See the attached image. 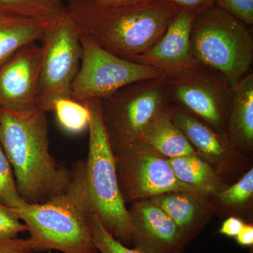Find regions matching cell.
<instances>
[{
  "mask_svg": "<svg viewBox=\"0 0 253 253\" xmlns=\"http://www.w3.org/2000/svg\"><path fill=\"white\" fill-rule=\"evenodd\" d=\"M0 143L26 204H43L66 191L71 170L50 154L46 113L0 109Z\"/></svg>",
  "mask_w": 253,
  "mask_h": 253,
  "instance_id": "1",
  "label": "cell"
},
{
  "mask_svg": "<svg viewBox=\"0 0 253 253\" xmlns=\"http://www.w3.org/2000/svg\"><path fill=\"white\" fill-rule=\"evenodd\" d=\"M68 14L82 34L100 46L131 61L164 34L179 11L169 0L103 5L89 0H65Z\"/></svg>",
  "mask_w": 253,
  "mask_h": 253,
  "instance_id": "2",
  "label": "cell"
},
{
  "mask_svg": "<svg viewBox=\"0 0 253 253\" xmlns=\"http://www.w3.org/2000/svg\"><path fill=\"white\" fill-rule=\"evenodd\" d=\"M91 112L89 151L86 159L73 165L93 212L117 241L131 245L133 228L118 184L116 157L110 144L102 116L101 100L84 101Z\"/></svg>",
  "mask_w": 253,
  "mask_h": 253,
  "instance_id": "3",
  "label": "cell"
},
{
  "mask_svg": "<svg viewBox=\"0 0 253 253\" xmlns=\"http://www.w3.org/2000/svg\"><path fill=\"white\" fill-rule=\"evenodd\" d=\"M12 209L27 226L36 252L99 253L88 222L94 212L81 181L73 174L63 194L43 204Z\"/></svg>",
  "mask_w": 253,
  "mask_h": 253,
  "instance_id": "4",
  "label": "cell"
},
{
  "mask_svg": "<svg viewBox=\"0 0 253 253\" xmlns=\"http://www.w3.org/2000/svg\"><path fill=\"white\" fill-rule=\"evenodd\" d=\"M191 46L201 66L221 73L231 86L251 71L253 38L249 26L215 5L196 13Z\"/></svg>",
  "mask_w": 253,
  "mask_h": 253,
  "instance_id": "5",
  "label": "cell"
},
{
  "mask_svg": "<svg viewBox=\"0 0 253 253\" xmlns=\"http://www.w3.org/2000/svg\"><path fill=\"white\" fill-rule=\"evenodd\" d=\"M170 104L164 75L132 83L101 100L103 120L115 156L142 140L150 125Z\"/></svg>",
  "mask_w": 253,
  "mask_h": 253,
  "instance_id": "6",
  "label": "cell"
},
{
  "mask_svg": "<svg viewBox=\"0 0 253 253\" xmlns=\"http://www.w3.org/2000/svg\"><path fill=\"white\" fill-rule=\"evenodd\" d=\"M81 67L71 86V98L84 102L109 99L125 86L162 76L156 68L123 59L81 33Z\"/></svg>",
  "mask_w": 253,
  "mask_h": 253,
  "instance_id": "7",
  "label": "cell"
},
{
  "mask_svg": "<svg viewBox=\"0 0 253 253\" xmlns=\"http://www.w3.org/2000/svg\"><path fill=\"white\" fill-rule=\"evenodd\" d=\"M38 109L52 111L59 98H71V86L81 67V31L66 13L51 25L41 41Z\"/></svg>",
  "mask_w": 253,
  "mask_h": 253,
  "instance_id": "8",
  "label": "cell"
},
{
  "mask_svg": "<svg viewBox=\"0 0 253 253\" xmlns=\"http://www.w3.org/2000/svg\"><path fill=\"white\" fill-rule=\"evenodd\" d=\"M167 85L171 104L226 135L232 86L223 75L199 65L167 78Z\"/></svg>",
  "mask_w": 253,
  "mask_h": 253,
  "instance_id": "9",
  "label": "cell"
},
{
  "mask_svg": "<svg viewBox=\"0 0 253 253\" xmlns=\"http://www.w3.org/2000/svg\"><path fill=\"white\" fill-rule=\"evenodd\" d=\"M115 157L118 184L126 204L172 191L201 194L181 182L173 172L168 158L144 141L125 148Z\"/></svg>",
  "mask_w": 253,
  "mask_h": 253,
  "instance_id": "10",
  "label": "cell"
},
{
  "mask_svg": "<svg viewBox=\"0 0 253 253\" xmlns=\"http://www.w3.org/2000/svg\"><path fill=\"white\" fill-rule=\"evenodd\" d=\"M41 59V45L31 43L0 68V109L18 113L38 109Z\"/></svg>",
  "mask_w": 253,
  "mask_h": 253,
  "instance_id": "11",
  "label": "cell"
},
{
  "mask_svg": "<svg viewBox=\"0 0 253 253\" xmlns=\"http://www.w3.org/2000/svg\"><path fill=\"white\" fill-rule=\"evenodd\" d=\"M171 111L173 123L184 133L196 155L221 177L225 179L249 166L248 156L236 149L225 134H219L176 105L171 104Z\"/></svg>",
  "mask_w": 253,
  "mask_h": 253,
  "instance_id": "12",
  "label": "cell"
},
{
  "mask_svg": "<svg viewBox=\"0 0 253 253\" xmlns=\"http://www.w3.org/2000/svg\"><path fill=\"white\" fill-rule=\"evenodd\" d=\"M196 13L179 10L159 41L131 61L151 66L166 78L177 76L197 67L191 53V33Z\"/></svg>",
  "mask_w": 253,
  "mask_h": 253,
  "instance_id": "13",
  "label": "cell"
},
{
  "mask_svg": "<svg viewBox=\"0 0 253 253\" xmlns=\"http://www.w3.org/2000/svg\"><path fill=\"white\" fill-rule=\"evenodd\" d=\"M128 212L133 232L131 245L142 253H183L186 243L177 226L150 199L131 204Z\"/></svg>",
  "mask_w": 253,
  "mask_h": 253,
  "instance_id": "14",
  "label": "cell"
},
{
  "mask_svg": "<svg viewBox=\"0 0 253 253\" xmlns=\"http://www.w3.org/2000/svg\"><path fill=\"white\" fill-rule=\"evenodd\" d=\"M150 199L174 221L186 244L202 231L216 211L211 197L191 191H172Z\"/></svg>",
  "mask_w": 253,
  "mask_h": 253,
  "instance_id": "15",
  "label": "cell"
},
{
  "mask_svg": "<svg viewBox=\"0 0 253 253\" xmlns=\"http://www.w3.org/2000/svg\"><path fill=\"white\" fill-rule=\"evenodd\" d=\"M226 135L243 154L248 156L253 152V71L231 86Z\"/></svg>",
  "mask_w": 253,
  "mask_h": 253,
  "instance_id": "16",
  "label": "cell"
},
{
  "mask_svg": "<svg viewBox=\"0 0 253 253\" xmlns=\"http://www.w3.org/2000/svg\"><path fill=\"white\" fill-rule=\"evenodd\" d=\"M57 20L0 14V68L23 46L41 42Z\"/></svg>",
  "mask_w": 253,
  "mask_h": 253,
  "instance_id": "17",
  "label": "cell"
},
{
  "mask_svg": "<svg viewBox=\"0 0 253 253\" xmlns=\"http://www.w3.org/2000/svg\"><path fill=\"white\" fill-rule=\"evenodd\" d=\"M142 141L168 159L196 154L184 133L173 123L171 104L150 125Z\"/></svg>",
  "mask_w": 253,
  "mask_h": 253,
  "instance_id": "18",
  "label": "cell"
},
{
  "mask_svg": "<svg viewBox=\"0 0 253 253\" xmlns=\"http://www.w3.org/2000/svg\"><path fill=\"white\" fill-rule=\"evenodd\" d=\"M178 179L201 194L213 197L225 189V179L207 162L196 154L168 159Z\"/></svg>",
  "mask_w": 253,
  "mask_h": 253,
  "instance_id": "19",
  "label": "cell"
},
{
  "mask_svg": "<svg viewBox=\"0 0 253 253\" xmlns=\"http://www.w3.org/2000/svg\"><path fill=\"white\" fill-rule=\"evenodd\" d=\"M66 13L65 0H0V14L35 19H59Z\"/></svg>",
  "mask_w": 253,
  "mask_h": 253,
  "instance_id": "20",
  "label": "cell"
},
{
  "mask_svg": "<svg viewBox=\"0 0 253 253\" xmlns=\"http://www.w3.org/2000/svg\"><path fill=\"white\" fill-rule=\"evenodd\" d=\"M211 199L216 211L217 208H226L236 212L250 209L253 199V168L244 172L234 184Z\"/></svg>",
  "mask_w": 253,
  "mask_h": 253,
  "instance_id": "21",
  "label": "cell"
},
{
  "mask_svg": "<svg viewBox=\"0 0 253 253\" xmlns=\"http://www.w3.org/2000/svg\"><path fill=\"white\" fill-rule=\"evenodd\" d=\"M60 126L72 134L88 129L91 112L85 102H80L69 97L59 98L53 103L52 111Z\"/></svg>",
  "mask_w": 253,
  "mask_h": 253,
  "instance_id": "22",
  "label": "cell"
},
{
  "mask_svg": "<svg viewBox=\"0 0 253 253\" xmlns=\"http://www.w3.org/2000/svg\"><path fill=\"white\" fill-rule=\"evenodd\" d=\"M0 203L11 208L27 204L18 193L14 171L0 143Z\"/></svg>",
  "mask_w": 253,
  "mask_h": 253,
  "instance_id": "23",
  "label": "cell"
},
{
  "mask_svg": "<svg viewBox=\"0 0 253 253\" xmlns=\"http://www.w3.org/2000/svg\"><path fill=\"white\" fill-rule=\"evenodd\" d=\"M89 226L93 242L100 253H142L135 249H129L117 241L105 229L97 214L93 213L89 218Z\"/></svg>",
  "mask_w": 253,
  "mask_h": 253,
  "instance_id": "24",
  "label": "cell"
},
{
  "mask_svg": "<svg viewBox=\"0 0 253 253\" xmlns=\"http://www.w3.org/2000/svg\"><path fill=\"white\" fill-rule=\"evenodd\" d=\"M20 220L12 208L0 203V239H14L20 233L28 231L27 226Z\"/></svg>",
  "mask_w": 253,
  "mask_h": 253,
  "instance_id": "25",
  "label": "cell"
},
{
  "mask_svg": "<svg viewBox=\"0 0 253 253\" xmlns=\"http://www.w3.org/2000/svg\"><path fill=\"white\" fill-rule=\"evenodd\" d=\"M214 5L246 26L253 24V0H214Z\"/></svg>",
  "mask_w": 253,
  "mask_h": 253,
  "instance_id": "26",
  "label": "cell"
},
{
  "mask_svg": "<svg viewBox=\"0 0 253 253\" xmlns=\"http://www.w3.org/2000/svg\"><path fill=\"white\" fill-rule=\"evenodd\" d=\"M31 240L0 239V253H35Z\"/></svg>",
  "mask_w": 253,
  "mask_h": 253,
  "instance_id": "27",
  "label": "cell"
},
{
  "mask_svg": "<svg viewBox=\"0 0 253 253\" xmlns=\"http://www.w3.org/2000/svg\"><path fill=\"white\" fill-rule=\"evenodd\" d=\"M179 10L199 12L214 6V0H169Z\"/></svg>",
  "mask_w": 253,
  "mask_h": 253,
  "instance_id": "28",
  "label": "cell"
},
{
  "mask_svg": "<svg viewBox=\"0 0 253 253\" xmlns=\"http://www.w3.org/2000/svg\"><path fill=\"white\" fill-rule=\"evenodd\" d=\"M244 221L241 218L236 216L228 217L221 224L218 232L228 237L235 238L244 224Z\"/></svg>",
  "mask_w": 253,
  "mask_h": 253,
  "instance_id": "29",
  "label": "cell"
},
{
  "mask_svg": "<svg viewBox=\"0 0 253 253\" xmlns=\"http://www.w3.org/2000/svg\"><path fill=\"white\" fill-rule=\"evenodd\" d=\"M234 239L239 246L251 247L253 245V226L252 224L244 223L239 234Z\"/></svg>",
  "mask_w": 253,
  "mask_h": 253,
  "instance_id": "30",
  "label": "cell"
},
{
  "mask_svg": "<svg viewBox=\"0 0 253 253\" xmlns=\"http://www.w3.org/2000/svg\"><path fill=\"white\" fill-rule=\"evenodd\" d=\"M96 4L103 5H123L136 4V3L144 2V1H152V0H89Z\"/></svg>",
  "mask_w": 253,
  "mask_h": 253,
  "instance_id": "31",
  "label": "cell"
}]
</instances>
